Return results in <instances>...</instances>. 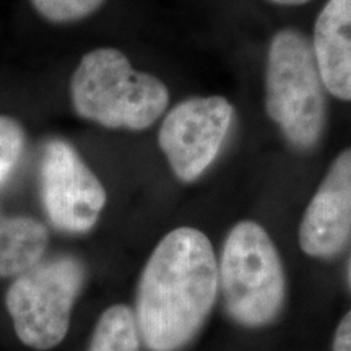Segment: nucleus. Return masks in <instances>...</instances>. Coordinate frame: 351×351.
I'll use <instances>...</instances> for the list:
<instances>
[{"instance_id": "obj_2", "label": "nucleus", "mask_w": 351, "mask_h": 351, "mask_svg": "<svg viewBox=\"0 0 351 351\" xmlns=\"http://www.w3.org/2000/svg\"><path fill=\"white\" fill-rule=\"evenodd\" d=\"M70 99L82 119L138 132L163 116L169 90L160 78L132 67L124 52L98 47L78 62L70 78Z\"/></svg>"}, {"instance_id": "obj_12", "label": "nucleus", "mask_w": 351, "mask_h": 351, "mask_svg": "<svg viewBox=\"0 0 351 351\" xmlns=\"http://www.w3.org/2000/svg\"><path fill=\"white\" fill-rule=\"evenodd\" d=\"M26 134L23 125L10 116H0V187L8 181L23 156Z\"/></svg>"}, {"instance_id": "obj_8", "label": "nucleus", "mask_w": 351, "mask_h": 351, "mask_svg": "<svg viewBox=\"0 0 351 351\" xmlns=\"http://www.w3.org/2000/svg\"><path fill=\"white\" fill-rule=\"evenodd\" d=\"M351 238V148L333 160L300 225L302 252L317 258L340 254Z\"/></svg>"}, {"instance_id": "obj_5", "label": "nucleus", "mask_w": 351, "mask_h": 351, "mask_svg": "<svg viewBox=\"0 0 351 351\" xmlns=\"http://www.w3.org/2000/svg\"><path fill=\"white\" fill-rule=\"evenodd\" d=\"M83 283L85 267L72 256L41 261L15 276L5 306L21 343L38 351L62 343Z\"/></svg>"}, {"instance_id": "obj_13", "label": "nucleus", "mask_w": 351, "mask_h": 351, "mask_svg": "<svg viewBox=\"0 0 351 351\" xmlns=\"http://www.w3.org/2000/svg\"><path fill=\"white\" fill-rule=\"evenodd\" d=\"M43 19L51 23H73L95 13L106 0H29Z\"/></svg>"}, {"instance_id": "obj_4", "label": "nucleus", "mask_w": 351, "mask_h": 351, "mask_svg": "<svg viewBox=\"0 0 351 351\" xmlns=\"http://www.w3.org/2000/svg\"><path fill=\"white\" fill-rule=\"evenodd\" d=\"M218 285L226 313L239 326L265 327L278 317L287 300V278L265 228L256 221L232 226L218 261Z\"/></svg>"}, {"instance_id": "obj_6", "label": "nucleus", "mask_w": 351, "mask_h": 351, "mask_svg": "<svg viewBox=\"0 0 351 351\" xmlns=\"http://www.w3.org/2000/svg\"><path fill=\"white\" fill-rule=\"evenodd\" d=\"M234 108L223 96L178 103L161 122L158 143L182 182H194L215 163L230 134Z\"/></svg>"}, {"instance_id": "obj_7", "label": "nucleus", "mask_w": 351, "mask_h": 351, "mask_svg": "<svg viewBox=\"0 0 351 351\" xmlns=\"http://www.w3.org/2000/svg\"><path fill=\"white\" fill-rule=\"evenodd\" d=\"M39 184L51 225L67 234L93 230L106 207V189L75 148L62 138L44 145Z\"/></svg>"}, {"instance_id": "obj_11", "label": "nucleus", "mask_w": 351, "mask_h": 351, "mask_svg": "<svg viewBox=\"0 0 351 351\" xmlns=\"http://www.w3.org/2000/svg\"><path fill=\"white\" fill-rule=\"evenodd\" d=\"M140 333L134 311L114 304L99 315L88 351H140Z\"/></svg>"}, {"instance_id": "obj_3", "label": "nucleus", "mask_w": 351, "mask_h": 351, "mask_svg": "<svg viewBox=\"0 0 351 351\" xmlns=\"http://www.w3.org/2000/svg\"><path fill=\"white\" fill-rule=\"evenodd\" d=\"M326 86L313 43L298 29L271 38L265 70V109L296 150H313L327 122Z\"/></svg>"}, {"instance_id": "obj_14", "label": "nucleus", "mask_w": 351, "mask_h": 351, "mask_svg": "<svg viewBox=\"0 0 351 351\" xmlns=\"http://www.w3.org/2000/svg\"><path fill=\"white\" fill-rule=\"evenodd\" d=\"M332 351H351V311L345 314L337 327Z\"/></svg>"}, {"instance_id": "obj_1", "label": "nucleus", "mask_w": 351, "mask_h": 351, "mask_svg": "<svg viewBox=\"0 0 351 351\" xmlns=\"http://www.w3.org/2000/svg\"><path fill=\"white\" fill-rule=\"evenodd\" d=\"M219 291L212 243L195 228L169 231L145 263L135 298L140 340L148 351H179L207 322Z\"/></svg>"}, {"instance_id": "obj_15", "label": "nucleus", "mask_w": 351, "mask_h": 351, "mask_svg": "<svg viewBox=\"0 0 351 351\" xmlns=\"http://www.w3.org/2000/svg\"><path fill=\"white\" fill-rule=\"evenodd\" d=\"M274 3H278V5H288V7H296L302 5V3H307L309 0H271Z\"/></svg>"}, {"instance_id": "obj_10", "label": "nucleus", "mask_w": 351, "mask_h": 351, "mask_svg": "<svg viewBox=\"0 0 351 351\" xmlns=\"http://www.w3.org/2000/svg\"><path fill=\"white\" fill-rule=\"evenodd\" d=\"M49 232L38 219L0 210V278H15L43 261Z\"/></svg>"}, {"instance_id": "obj_16", "label": "nucleus", "mask_w": 351, "mask_h": 351, "mask_svg": "<svg viewBox=\"0 0 351 351\" xmlns=\"http://www.w3.org/2000/svg\"><path fill=\"white\" fill-rule=\"evenodd\" d=\"M348 282H350V288H351V257H350V269H348Z\"/></svg>"}, {"instance_id": "obj_9", "label": "nucleus", "mask_w": 351, "mask_h": 351, "mask_svg": "<svg viewBox=\"0 0 351 351\" xmlns=\"http://www.w3.org/2000/svg\"><path fill=\"white\" fill-rule=\"evenodd\" d=\"M313 51L326 90L351 101V0H328L315 20Z\"/></svg>"}]
</instances>
